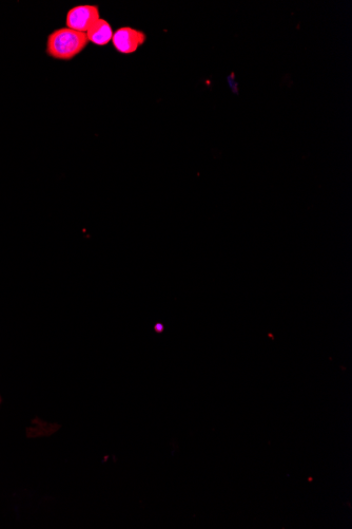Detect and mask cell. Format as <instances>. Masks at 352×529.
Returning a JSON list of instances; mask_svg holds the SVG:
<instances>
[{"label":"cell","instance_id":"cell-3","mask_svg":"<svg viewBox=\"0 0 352 529\" xmlns=\"http://www.w3.org/2000/svg\"><path fill=\"white\" fill-rule=\"evenodd\" d=\"M100 18L99 7L94 5L76 6L67 13L66 26L74 31L86 34Z\"/></svg>","mask_w":352,"mask_h":529},{"label":"cell","instance_id":"cell-2","mask_svg":"<svg viewBox=\"0 0 352 529\" xmlns=\"http://www.w3.org/2000/svg\"><path fill=\"white\" fill-rule=\"evenodd\" d=\"M146 41L145 32L131 27H122L114 32L111 43L117 52L129 55L138 51Z\"/></svg>","mask_w":352,"mask_h":529},{"label":"cell","instance_id":"cell-4","mask_svg":"<svg viewBox=\"0 0 352 529\" xmlns=\"http://www.w3.org/2000/svg\"><path fill=\"white\" fill-rule=\"evenodd\" d=\"M113 34L112 26L104 18H100L86 33L89 43L99 47L110 44Z\"/></svg>","mask_w":352,"mask_h":529},{"label":"cell","instance_id":"cell-1","mask_svg":"<svg viewBox=\"0 0 352 529\" xmlns=\"http://www.w3.org/2000/svg\"><path fill=\"white\" fill-rule=\"evenodd\" d=\"M88 44L89 41L85 33L65 27L56 29L49 35L47 53L55 60L71 61L78 54H81Z\"/></svg>","mask_w":352,"mask_h":529}]
</instances>
